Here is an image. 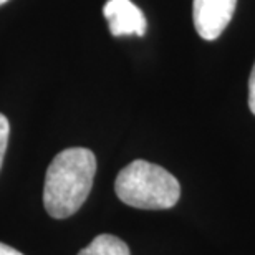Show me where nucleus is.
I'll return each mask as SVG.
<instances>
[{"instance_id": "obj_1", "label": "nucleus", "mask_w": 255, "mask_h": 255, "mask_svg": "<svg viewBox=\"0 0 255 255\" xmlns=\"http://www.w3.org/2000/svg\"><path fill=\"white\" fill-rule=\"evenodd\" d=\"M96 172V157L86 147H68L50 162L43 204L53 219L70 217L88 199Z\"/></svg>"}, {"instance_id": "obj_2", "label": "nucleus", "mask_w": 255, "mask_h": 255, "mask_svg": "<svg viewBox=\"0 0 255 255\" xmlns=\"http://www.w3.org/2000/svg\"><path fill=\"white\" fill-rule=\"evenodd\" d=\"M120 201L136 209L162 211L174 207L181 197L179 181L164 167L136 159L123 167L115 181Z\"/></svg>"}, {"instance_id": "obj_3", "label": "nucleus", "mask_w": 255, "mask_h": 255, "mask_svg": "<svg viewBox=\"0 0 255 255\" xmlns=\"http://www.w3.org/2000/svg\"><path fill=\"white\" fill-rule=\"evenodd\" d=\"M237 0H194L192 20L204 40H216L226 30L236 12Z\"/></svg>"}, {"instance_id": "obj_4", "label": "nucleus", "mask_w": 255, "mask_h": 255, "mask_svg": "<svg viewBox=\"0 0 255 255\" xmlns=\"http://www.w3.org/2000/svg\"><path fill=\"white\" fill-rule=\"evenodd\" d=\"M103 13L110 23V32L113 37H123V35L142 37L146 33L147 23L144 13L131 0H108L103 7Z\"/></svg>"}, {"instance_id": "obj_5", "label": "nucleus", "mask_w": 255, "mask_h": 255, "mask_svg": "<svg viewBox=\"0 0 255 255\" xmlns=\"http://www.w3.org/2000/svg\"><path fill=\"white\" fill-rule=\"evenodd\" d=\"M76 255H131L129 249L121 239L110 236V234H101L95 237L90 246L76 254Z\"/></svg>"}, {"instance_id": "obj_6", "label": "nucleus", "mask_w": 255, "mask_h": 255, "mask_svg": "<svg viewBox=\"0 0 255 255\" xmlns=\"http://www.w3.org/2000/svg\"><path fill=\"white\" fill-rule=\"evenodd\" d=\"M8 136H10V125L8 120L0 113V169H2V162H3V156L5 151H7V144H8Z\"/></svg>"}, {"instance_id": "obj_7", "label": "nucleus", "mask_w": 255, "mask_h": 255, "mask_svg": "<svg viewBox=\"0 0 255 255\" xmlns=\"http://www.w3.org/2000/svg\"><path fill=\"white\" fill-rule=\"evenodd\" d=\"M249 108L255 115V63L251 73V80H249Z\"/></svg>"}, {"instance_id": "obj_8", "label": "nucleus", "mask_w": 255, "mask_h": 255, "mask_svg": "<svg viewBox=\"0 0 255 255\" xmlns=\"http://www.w3.org/2000/svg\"><path fill=\"white\" fill-rule=\"evenodd\" d=\"M0 255H23V254H20L18 251H15V249L7 246V244L0 242Z\"/></svg>"}, {"instance_id": "obj_9", "label": "nucleus", "mask_w": 255, "mask_h": 255, "mask_svg": "<svg viewBox=\"0 0 255 255\" xmlns=\"http://www.w3.org/2000/svg\"><path fill=\"white\" fill-rule=\"evenodd\" d=\"M5 2H8V0H0V5H3Z\"/></svg>"}]
</instances>
